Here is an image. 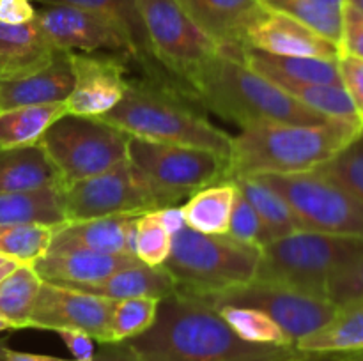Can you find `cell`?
Wrapping results in <instances>:
<instances>
[{"mask_svg":"<svg viewBox=\"0 0 363 361\" xmlns=\"http://www.w3.org/2000/svg\"><path fill=\"white\" fill-rule=\"evenodd\" d=\"M126 343L145 361H284L298 353L245 342L215 308L181 290L162 297L151 328Z\"/></svg>","mask_w":363,"mask_h":361,"instance_id":"obj_1","label":"cell"},{"mask_svg":"<svg viewBox=\"0 0 363 361\" xmlns=\"http://www.w3.org/2000/svg\"><path fill=\"white\" fill-rule=\"evenodd\" d=\"M362 133V119L250 124L233 137L225 180L236 176L311 172L335 158Z\"/></svg>","mask_w":363,"mask_h":361,"instance_id":"obj_2","label":"cell"},{"mask_svg":"<svg viewBox=\"0 0 363 361\" xmlns=\"http://www.w3.org/2000/svg\"><path fill=\"white\" fill-rule=\"evenodd\" d=\"M188 84L211 112L241 127L255 122L323 124L330 120L252 71L240 57L222 50Z\"/></svg>","mask_w":363,"mask_h":361,"instance_id":"obj_3","label":"cell"},{"mask_svg":"<svg viewBox=\"0 0 363 361\" xmlns=\"http://www.w3.org/2000/svg\"><path fill=\"white\" fill-rule=\"evenodd\" d=\"M360 257H363L360 237L298 230L262 248L252 282L326 297L328 280Z\"/></svg>","mask_w":363,"mask_h":361,"instance_id":"obj_4","label":"cell"},{"mask_svg":"<svg viewBox=\"0 0 363 361\" xmlns=\"http://www.w3.org/2000/svg\"><path fill=\"white\" fill-rule=\"evenodd\" d=\"M130 137L204 149L229 163L233 137L172 96L130 84L119 105L99 117Z\"/></svg>","mask_w":363,"mask_h":361,"instance_id":"obj_5","label":"cell"},{"mask_svg":"<svg viewBox=\"0 0 363 361\" xmlns=\"http://www.w3.org/2000/svg\"><path fill=\"white\" fill-rule=\"evenodd\" d=\"M261 250L233 237L201 234L184 225L172 236L169 258L162 265L176 290L204 296L250 283L257 273Z\"/></svg>","mask_w":363,"mask_h":361,"instance_id":"obj_6","label":"cell"},{"mask_svg":"<svg viewBox=\"0 0 363 361\" xmlns=\"http://www.w3.org/2000/svg\"><path fill=\"white\" fill-rule=\"evenodd\" d=\"M128 159L151 188L160 209L181 205L199 190L222 183L227 159L211 151L130 137Z\"/></svg>","mask_w":363,"mask_h":361,"instance_id":"obj_7","label":"cell"},{"mask_svg":"<svg viewBox=\"0 0 363 361\" xmlns=\"http://www.w3.org/2000/svg\"><path fill=\"white\" fill-rule=\"evenodd\" d=\"M130 134L99 117L64 113L39 144L60 172L64 186L89 179L128 159Z\"/></svg>","mask_w":363,"mask_h":361,"instance_id":"obj_8","label":"cell"},{"mask_svg":"<svg viewBox=\"0 0 363 361\" xmlns=\"http://www.w3.org/2000/svg\"><path fill=\"white\" fill-rule=\"evenodd\" d=\"M255 177L289 204L301 230L363 239V202L319 170Z\"/></svg>","mask_w":363,"mask_h":361,"instance_id":"obj_9","label":"cell"},{"mask_svg":"<svg viewBox=\"0 0 363 361\" xmlns=\"http://www.w3.org/2000/svg\"><path fill=\"white\" fill-rule=\"evenodd\" d=\"M137 7L151 55L186 84L220 53V46L188 16L177 0H137Z\"/></svg>","mask_w":363,"mask_h":361,"instance_id":"obj_10","label":"cell"},{"mask_svg":"<svg viewBox=\"0 0 363 361\" xmlns=\"http://www.w3.org/2000/svg\"><path fill=\"white\" fill-rule=\"evenodd\" d=\"M195 297L211 308L245 306L264 311L287 333L293 343L325 328L339 310V306L326 297L261 282Z\"/></svg>","mask_w":363,"mask_h":361,"instance_id":"obj_11","label":"cell"},{"mask_svg":"<svg viewBox=\"0 0 363 361\" xmlns=\"http://www.w3.org/2000/svg\"><path fill=\"white\" fill-rule=\"evenodd\" d=\"M67 222L117 214H144L160 209L151 188L130 159L64 190Z\"/></svg>","mask_w":363,"mask_h":361,"instance_id":"obj_12","label":"cell"},{"mask_svg":"<svg viewBox=\"0 0 363 361\" xmlns=\"http://www.w3.org/2000/svg\"><path fill=\"white\" fill-rule=\"evenodd\" d=\"M35 21L55 48L66 52L96 53L140 59L128 32L110 18L71 6H41Z\"/></svg>","mask_w":363,"mask_h":361,"instance_id":"obj_13","label":"cell"},{"mask_svg":"<svg viewBox=\"0 0 363 361\" xmlns=\"http://www.w3.org/2000/svg\"><path fill=\"white\" fill-rule=\"evenodd\" d=\"M116 301L71 287L43 282L28 328L39 329H80L92 340L110 343V317Z\"/></svg>","mask_w":363,"mask_h":361,"instance_id":"obj_14","label":"cell"},{"mask_svg":"<svg viewBox=\"0 0 363 361\" xmlns=\"http://www.w3.org/2000/svg\"><path fill=\"white\" fill-rule=\"evenodd\" d=\"M74 87L67 96V113L101 117L116 108L128 91L124 66L108 55H87L71 52Z\"/></svg>","mask_w":363,"mask_h":361,"instance_id":"obj_15","label":"cell"},{"mask_svg":"<svg viewBox=\"0 0 363 361\" xmlns=\"http://www.w3.org/2000/svg\"><path fill=\"white\" fill-rule=\"evenodd\" d=\"M73 87L71 52L55 50L48 60L38 66L0 76V112L20 106L64 103Z\"/></svg>","mask_w":363,"mask_h":361,"instance_id":"obj_16","label":"cell"},{"mask_svg":"<svg viewBox=\"0 0 363 361\" xmlns=\"http://www.w3.org/2000/svg\"><path fill=\"white\" fill-rule=\"evenodd\" d=\"M245 46L287 57L339 60L340 48L311 30L300 21L277 11L266 9L255 18L245 35Z\"/></svg>","mask_w":363,"mask_h":361,"instance_id":"obj_17","label":"cell"},{"mask_svg":"<svg viewBox=\"0 0 363 361\" xmlns=\"http://www.w3.org/2000/svg\"><path fill=\"white\" fill-rule=\"evenodd\" d=\"M177 4L220 50L236 55L245 48L248 27L264 11L259 0H177Z\"/></svg>","mask_w":363,"mask_h":361,"instance_id":"obj_18","label":"cell"},{"mask_svg":"<svg viewBox=\"0 0 363 361\" xmlns=\"http://www.w3.org/2000/svg\"><path fill=\"white\" fill-rule=\"evenodd\" d=\"M140 214L66 222L57 227L48 251L89 250L108 255H135V225Z\"/></svg>","mask_w":363,"mask_h":361,"instance_id":"obj_19","label":"cell"},{"mask_svg":"<svg viewBox=\"0 0 363 361\" xmlns=\"http://www.w3.org/2000/svg\"><path fill=\"white\" fill-rule=\"evenodd\" d=\"M140 264L135 255H108L89 250L46 251L32 262L43 282L73 287L84 283H98L121 269Z\"/></svg>","mask_w":363,"mask_h":361,"instance_id":"obj_20","label":"cell"},{"mask_svg":"<svg viewBox=\"0 0 363 361\" xmlns=\"http://www.w3.org/2000/svg\"><path fill=\"white\" fill-rule=\"evenodd\" d=\"M241 60L272 84L277 81H298V84L342 85L337 60L308 59V57L273 55L261 50L245 46ZM344 87V85H342Z\"/></svg>","mask_w":363,"mask_h":361,"instance_id":"obj_21","label":"cell"},{"mask_svg":"<svg viewBox=\"0 0 363 361\" xmlns=\"http://www.w3.org/2000/svg\"><path fill=\"white\" fill-rule=\"evenodd\" d=\"M48 186H64V183L55 163L41 144L0 149V193Z\"/></svg>","mask_w":363,"mask_h":361,"instance_id":"obj_22","label":"cell"},{"mask_svg":"<svg viewBox=\"0 0 363 361\" xmlns=\"http://www.w3.org/2000/svg\"><path fill=\"white\" fill-rule=\"evenodd\" d=\"M64 190V186H48L0 193V225H64L67 222Z\"/></svg>","mask_w":363,"mask_h":361,"instance_id":"obj_23","label":"cell"},{"mask_svg":"<svg viewBox=\"0 0 363 361\" xmlns=\"http://www.w3.org/2000/svg\"><path fill=\"white\" fill-rule=\"evenodd\" d=\"M71 289L113 301L142 296L162 299V297H167L176 290V283H174L172 276L163 268H151V265H145L140 262L137 265L113 273L112 276H108L103 282L73 285Z\"/></svg>","mask_w":363,"mask_h":361,"instance_id":"obj_24","label":"cell"},{"mask_svg":"<svg viewBox=\"0 0 363 361\" xmlns=\"http://www.w3.org/2000/svg\"><path fill=\"white\" fill-rule=\"evenodd\" d=\"M55 50L35 18L23 25L0 23V76L38 66Z\"/></svg>","mask_w":363,"mask_h":361,"instance_id":"obj_25","label":"cell"},{"mask_svg":"<svg viewBox=\"0 0 363 361\" xmlns=\"http://www.w3.org/2000/svg\"><path fill=\"white\" fill-rule=\"evenodd\" d=\"M301 353H363V299L339 306L335 317L319 331L294 343Z\"/></svg>","mask_w":363,"mask_h":361,"instance_id":"obj_26","label":"cell"},{"mask_svg":"<svg viewBox=\"0 0 363 361\" xmlns=\"http://www.w3.org/2000/svg\"><path fill=\"white\" fill-rule=\"evenodd\" d=\"M227 180H233L238 190L241 191V195L255 209L259 219H261L266 244L301 230L289 204L268 184L262 183L259 177L236 176Z\"/></svg>","mask_w":363,"mask_h":361,"instance_id":"obj_27","label":"cell"},{"mask_svg":"<svg viewBox=\"0 0 363 361\" xmlns=\"http://www.w3.org/2000/svg\"><path fill=\"white\" fill-rule=\"evenodd\" d=\"M236 184L233 180L211 184L191 195L181 207L184 222L190 229L211 236H225L229 232Z\"/></svg>","mask_w":363,"mask_h":361,"instance_id":"obj_28","label":"cell"},{"mask_svg":"<svg viewBox=\"0 0 363 361\" xmlns=\"http://www.w3.org/2000/svg\"><path fill=\"white\" fill-rule=\"evenodd\" d=\"M67 113L66 103L20 106L0 112V149L39 144L45 131Z\"/></svg>","mask_w":363,"mask_h":361,"instance_id":"obj_29","label":"cell"},{"mask_svg":"<svg viewBox=\"0 0 363 361\" xmlns=\"http://www.w3.org/2000/svg\"><path fill=\"white\" fill-rule=\"evenodd\" d=\"M41 283V276L32 264H18L0 282V315L9 319L16 329L28 328V319Z\"/></svg>","mask_w":363,"mask_h":361,"instance_id":"obj_30","label":"cell"},{"mask_svg":"<svg viewBox=\"0 0 363 361\" xmlns=\"http://www.w3.org/2000/svg\"><path fill=\"white\" fill-rule=\"evenodd\" d=\"M32 2H38L41 6H71L103 14L119 23L128 32L140 59L152 57L147 34H145L140 13H138L137 0H32Z\"/></svg>","mask_w":363,"mask_h":361,"instance_id":"obj_31","label":"cell"},{"mask_svg":"<svg viewBox=\"0 0 363 361\" xmlns=\"http://www.w3.org/2000/svg\"><path fill=\"white\" fill-rule=\"evenodd\" d=\"M275 85L307 108L330 119H360L342 85L298 84V81H277Z\"/></svg>","mask_w":363,"mask_h":361,"instance_id":"obj_32","label":"cell"},{"mask_svg":"<svg viewBox=\"0 0 363 361\" xmlns=\"http://www.w3.org/2000/svg\"><path fill=\"white\" fill-rule=\"evenodd\" d=\"M266 9L277 11L300 21L311 30L340 48L342 41V11L323 6L315 0H259Z\"/></svg>","mask_w":363,"mask_h":361,"instance_id":"obj_33","label":"cell"},{"mask_svg":"<svg viewBox=\"0 0 363 361\" xmlns=\"http://www.w3.org/2000/svg\"><path fill=\"white\" fill-rule=\"evenodd\" d=\"M215 310L245 342L259 343V345L294 347L287 333L264 311L245 306H218Z\"/></svg>","mask_w":363,"mask_h":361,"instance_id":"obj_34","label":"cell"},{"mask_svg":"<svg viewBox=\"0 0 363 361\" xmlns=\"http://www.w3.org/2000/svg\"><path fill=\"white\" fill-rule=\"evenodd\" d=\"M57 227L0 225V257L20 264H32L48 251Z\"/></svg>","mask_w":363,"mask_h":361,"instance_id":"obj_35","label":"cell"},{"mask_svg":"<svg viewBox=\"0 0 363 361\" xmlns=\"http://www.w3.org/2000/svg\"><path fill=\"white\" fill-rule=\"evenodd\" d=\"M160 299L151 296L116 301L110 317V343L126 342L142 335L152 326Z\"/></svg>","mask_w":363,"mask_h":361,"instance_id":"obj_36","label":"cell"},{"mask_svg":"<svg viewBox=\"0 0 363 361\" xmlns=\"http://www.w3.org/2000/svg\"><path fill=\"white\" fill-rule=\"evenodd\" d=\"M315 170L339 183L363 202V133L344 147L335 158Z\"/></svg>","mask_w":363,"mask_h":361,"instance_id":"obj_37","label":"cell"},{"mask_svg":"<svg viewBox=\"0 0 363 361\" xmlns=\"http://www.w3.org/2000/svg\"><path fill=\"white\" fill-rule=\"evenodd\" d=\"M172 236L156 222L151 212H144L135 225V257L145 265L162 268L169 258Z\"/></svg>","mask_w":363,"mask_h":361,"instance_id":"obj_38","label":"cell"},{"mask_svg":"<svg viewBox=\"0 0 363 361\" xmlns=\"http://www.w3.org/2000/svg\"><path fill=\"white\" fill-rule=\"evenodd\" d=\"M227 236L233 237L238 243L250 244V246L259 248V250H262L266 246L261 219H259L257 212L252 207L250 202L241 195V191L238 188L236 197H234L233 211H230L229 232H227Z\"/></svg>","mask_w":363,"mask_h":361,"instance_id":"obj_39","label":"cell"},{"mask_svg":"<svg viewBox=\"0 0 363 361\" xmlns=\"http://www.w3.org/2000/svg\"><path fill=\"white\" fill-rule=\"evenodd\" d=\"M326 299L337 306L363 299V257L340 269L328 280Z\"/></svg>","mask_w":363,"mask_h":361,"instance_id":"obj_40","label":"cell"},{"mask_svg":"<svg viewBox=\"0 0 363 361\" xmlns=\"http://www.w3.org/2000/svg\"><path fill=\"white\" fill-rule=\"evenodd\" d=\"M340 55H351L363 60V14L350 4L342 11V41Z\"/></svg>","mask_w":363,"mask_h":361,"instance_id":"obj_41","label":"cell"},{"mask_svg":"<svg viewBox=\"0 0 363 361\" xmlns=\"http://www.w3.org/2000/svg\"><path fill=\"white\" fill-rule=\"evenodd\" d=\"M337 64H339L344 88L363 120V60L351 55H340Z\"/></svg>","mask_w":363,"mask_h":361,"instance_id":"obj_42","label":"cell"},{"mask_svg":"<svg viewBox=\"0 0 363 361\" xmlns=\"http://www.w3.org/2000/svg\"><path fill=\"white\" fill-rule=\"evenodd\" d=\"M55 333L71 350L74 361H89L96 354L94 340L87 333L80 331V329H57Z\"/></svg>","mask_w":363,"mask_h":361,"instance_id":"obj_43","label":"cell"},{"mask_svg":"<svg viewBox=\"0 0 363 361\" xmlns=\"http://www.w3.org/2000/svg\"><path fill=\"white\" fill-rule=\"evenodd\" d=\"M35 18L32 0H0V23L23 25Z\"/></svg>","mask_w":363,"mask_h":361,"instance_id":"obj_44","label":"cell"},{"mask_svg":"<svg viewBox=\"0 0 363 361\" xmlns=\"http://www.w3.org/2000/svg\"><path fill=\"white\" fill-rule=\"evenodd\" d=\"M89 361H145L137 350L131 349L126 342L103 343L101 349Z\"/></svg>","mask_w":363,"mask_h":361,"instance_id":"obj_45","label":"cell"},{"mask_svg":"<svg viewBox=\"0 0 363 361\" xmlns=\"http://www.w3.org/2000/svg\"><path fill=\"white\" fill-rule=\"evenodd\" d=\"M151 216L170 234V236H174L177 230H181L186 225V222H184V212L181 205H170V207L156 209V211H151Z\"/></svg>","mask_w":363,"mask_h":361,"instance_id":"obj_46","label":"cell"},{"mask_svg":"<svg viewBox=\"0 0 363 361\" xmlns=\"http://www.w3.org/2000/svg\"><path fill=\"white\" fill-rule=\"evenodd\" d=\"M0 353H2V361H69V360H62V357L20 353V350H11V349H0Z\"/></svg>","mask_w":363,"mask_h":361,"instance_id":"obj_47","label":"cell"},{"mask_svg":"<svg viewBox=\"0 0 363 361\" xmlns=\"http://www.w3.org/2000/svg\"><path fill=\"white\" fill-rule=\"evenodd\" d=\"M284 361H344V354H314L298 350L294 356L287 357Z\"/></svg>","mask_w":363,"mask_h":361,"instance_id":"obj_48","label":"cell"},{"mask_svg":"<svg viewBox=\"0 0 363 361\" xmlns=\"http://www.w3.org/2000/svg\"><path fill=\"white\" fill-rule=\"evenodd\" d=\"M18 264H20V262H14V260H11V262H7L6 265H2V268H0V282H2V278H4V276H7V275H9V273L13 271V269L16 268Z\"/></svg>","mask_w":363,"mask_h":361,"instance_id":"obj_49","label":"cell"},{"mask_svg":"<svg viewBox=\"0 0 363 361\" xmlns=\"http://www.w3.org/2000/svg\"><path fill=\"white\" fill-rule=\"evenodd\" d=\"M6 329H16V328H14V324L9 321V319L0 315V331H6Z\"/></svg>","mask_w":363,"mask_h":361,"instance_id":"obj_50","label":"cell"},{"mask_svg":"<svg viewBox=\"0 0 363 361\" xmlns=\"http://www.w3.org/2000/svg\"><path fill=\"white\" fill-rule=\"evenodd\" d=\"M344 361H363V353H347V354H344Z\"/></svg>","mask_w":363,"mask_h":361,"instance_id":"obj_51","label":"cell"},{"mask_svg":"<svg viewBox=\"0 0 363 361\" xmlns=\"http://www.w3.org/2000/svg\"><path fill=\"white\" fill-rule=\"evenodd\" d=\"M346 2L363 14V0H346Z\"/></svg>","mask_w":363,"mask_h":361,"instance_id":"obj_52","label":"cell"},{"mask_svg":"<svg viewBox=\"0 0 363 361\" xmlns=\"http://www.w3.org/2000/svg\"><path fill=\"white\" fill-rule=\"evenodd\" d=\"M7 262H11L9 258H6V257H0V268H2V265H6Z\"/></svg>","mask_w":363,"mask_h":361,"instance_id":"obj_53","label":"cell"}]
</instances>
